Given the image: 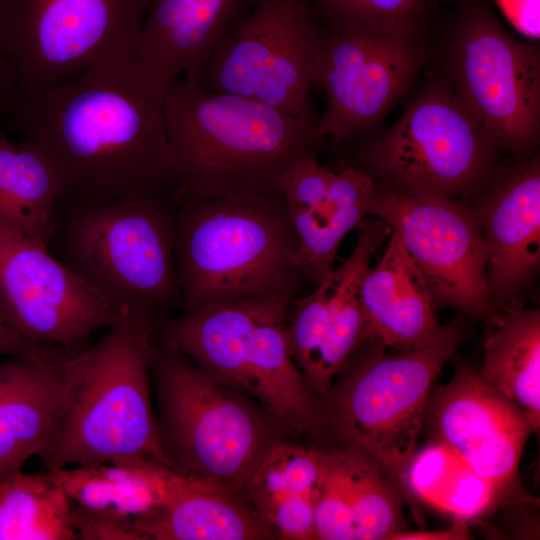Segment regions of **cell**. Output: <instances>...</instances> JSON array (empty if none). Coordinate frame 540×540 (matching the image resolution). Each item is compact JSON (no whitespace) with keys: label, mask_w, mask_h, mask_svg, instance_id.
<instances>
[{"label":"cell","mask_w":540,"mask_h":540,"mask_svg":"<svg viewBox=\"0 0 540 540\" xmlns=\"http://www.w3.org/2000/svg\"><path fill=\"white\" fill-rule=\"evenodd\" d=\"M331 274L316 285L311 294L292 300L294 313L287 325V337L293 359L303 376L316 359L325 338Z\"/></svg>","instance_id":"obj_34"},{"label":"cell","mask_w":540,"mask_h":540,"mask_svg":"<svg viewBox=\"0 0 540 540\" xmlns=\"http://www.w3.org/2000/svg\"><path fill=\"white\" fill-rule=\"evenodd\" d=\"M315 539L354 540L352 467L347 449L327 450L315 506Z\"/></svg>","instance_id":"obj_32"},{"label":"cell","mask_w":540,"mask_h":540,"mask_svg":"<svg viewBox=\"0 0 540 540\" xmlns=\"http://www.w3.org/2000/svg\"><path fill=\"white\" fill-rule=\"evenodd\" d=\"M471 539L468 522L456 519L455 523L447 528L432 531L404 530L389 536L388 540H466Z\"/></svg>","instance_id":"obj_38"},{"label":"cell","mask_w":540,"mask_h":540,"mask_svg":"<svg viewBox=\"0 0 540 540\" xmlns=\"http://www.w3.org/2000/svg\"><path fill=\"white\" fill-rule=\"evenodd\" d=\"M313 80L327 108L318 135L350 140L370 132L412 82L423 60L421 27L333 23Z\"/></svg>","instance_id":"obj_12"},{"label":"cell","mask_w":540,"mask_h":540,"mask_svg":"<svg viewBox=\"0 0 540 540\" xmlns=\"http://www.w3.org/2000/svg\"><path fill=\"white\" fill-rule=\"evenodd\" d=\"M39 351L0 320V355L18 357Z\"/></svg>","instance_id":"obj_40"},{"label":"cell","mask_w":540,"mask_h":540,"mask_svg":"<svg viewBox=\"0 0 540 540\" xmlns=\"http://www.w3.org/2000/svg\"><path fill=\"white\" fill-rule=\"evenodd\" d=\"M60 353L39 351L0 363V479L45 449L63 393Z\"/></svg>","instance_id":"obj_19"},{"label":"cell","mask_w":540,"mask_h":540,"mask_svg":"<svg viewBox=\"0 0 540 540\" xmlns=\"http://www.w3.org/2000/svg\"><path fill=\"white\" fill-rule=\"evenodd\" d=\"M174 199L58 202L51 254L122 317L151 325L182 304L175 273Z\"/></svg>","instance_id":"obj_5"},{"label":"cell","mask_w":540,"mask_h":540,"mask_svg":"<svg viewBox=\"0 0 540 540\" xmlns=\"http://www.w3.org/2000/svg\"><path fill=\"white\" fill-rule=\"evenodd\" d=\"M138 540H258L279 538L243 490L191 476L162 508L134 525Z\"/></svg>","instance_id":"obj_22"},{"label":"cell","mask_w":540,"mask_h":540,"mask_svg":"<svg viewBox=\"0 0 540 540\" xmlns=\"http://www.w3.org/2000/svg\"><path fill=\"white\" fill-rule=\"evenodd\" d=\"M164 116L176 202L283 197L284 176L316 156L323 138L273 106L208 91L182 76L165 89Z\"/></svg>","instance_id":"obj_2"},{"label":"cell","mask_w":540,"mask_h":540,"mask_svg":"<svg viewBox=\"0 0 540 540\" xmlns=\"http://www.w3.org/2000/svg\"><path fill=\"white\" fill-rule=\"evenodd\" d=\"M509 22L521 34L539 38V0H495Z\"/></svg>","instance_id":"obj_37"},{"label":"cell","mask_w":540,"mask_h":540,"mask_svg":"<svg viewBox=\"0 0 540 540\" xmlns=\"http://www.w3.org/2000/svg\"><path fill=\"white\" fill-rule=\"evenodd\" d=\"M452 60L457 96L495 144L518 152L533 145L540 116L536 45L513 38L483 0H461Z\"/></svg>","instance_id":"obj_11"},{"label":"cell","mask_w":540,"mask_h":540,"mask_svg":"<svg viewBox=\"0 0 540 540\" xmlns=\"http://www.w3.org/2000/svg\"><path fill=\"white\" fill-rule=\"evenodd\" d=\"M18 78L16 70L0 49V119L8 115L15 101ZM1 130V128H0Z\"/></svg>","instance_id":"obj_39"},{"label":"cell","mask_w":540,"mask_h":540,"mask_svg":"<svg viewBox=\"0 0 540 540\" xmlns=\"http://www.w3.org/2000/svg\"><path fill=\"white\" fill-rule=\"evenodd\" d=\"M478 378L540 428V312L515 298L487 323Z\"/></svg>","instance_id":"obj_25"},{"label":"cell","mask_w":540,"mask_h":540,"mask_svg":"<svg viewBox=\"0 0 540 540\" xmlns=\"http://www.w3.org/2000/svg\"><path fill=\"white\" fill-rule=\"evenodd\" d=\"M256 0H149L136 63L165 93L170 81L197 75Z\"/></svg>","instance_id":"obj_17"},{"label":"cell","mask_w":540,"mask_h":540,"mask_svg":"<svg viewBox=\"0 0 540 540\" xmlns=\"http://www.w3.org/2000/svg\"><path fill=\"white\" fill-rule=\"evenodd\" d=\"M388 238L361 285L366 336L386 348L408 350L431 339L440 325L428 286L400 237L391 230Z\"/></svg>","instance_id":"obj_21"},{"label":"cell","mask_w":540,"mask_h":540,"mask_svg":"<svg viewBox=\"0 0 540 540\" xmlns=\"http://www.w3.org/2000/svg\"><path fill=\"white\" fill-rule=\"evenodd\" d=\"M59 185L48 163L23 141L0 130V228L48 248Z\"/></svg>","instance_id":"obj_27"},{"label":"cell","mask_w":540,"mask_h":540,"mask_svg":"<svg viewBox=\"0 0 540 540\" xmlns=\"http://www.w3.org/2000/svg\"><path fill=\"white\" fill-rule=\"evenodd\" d=\"M73 539L74 505L46 470L0 479V540Z\"/></svg>","instance_id":"obj_29"},{"label":"cell","mask_w":540,"mask_h":540,"mask_svg":"<svg viewBox=\"0 0 540 540\" xmlns=\"http://www.w3.org/2000/svg\"><path fill=\"white\" fill-rule=\"evenodd\" d=\"M370 214L400 237L434 305L487 323L498 309L486 284V252L470 206L460 199L410 196L377 184Z\"/></svg>","instance_id":"obj_14"},{"label":"cell","mask_w":540,"mask_h":540,"mask_svg":"<svg viewBox=\"0 0 540 540\" xmlns=\"http://www.w3.org/2000/svg\"><path fill=\"white\" fill-rule=\"evenodd\" d=\"M149 0H0L14 104L102 62L136 59Z\"/></svg>","instance_id":"obj_8"},{"label":"cell","mask_w":540,"mask_h":540,"mask_svg":"<svg viewBox=\"0 0 540 540\" xmlns=\"http://www.w3.org/2000/svg\"><path fill=\"white\" fill-rule=\"evenodd\" d=\"M468 337L465 324L453 319L427 342L393 354L367 341L318 396L325 435L379 467L410 508L406 473L429 395L445 363Z\"/></svg>","instance_id":"obj_4"},{"label":"cell","mask_w":540,"mask_h":540,"mask_svg":"<svg viewBox=\"0 0 540 540\" xmlns=\"http://www.w3.org/2000/svg\"><path fill=\"white\" fill-rule=\"evenodd\" d=\"M294 297H281L253 330L248 354L250 394L284 425L324 436L319 398L308 388L288 342L286 317Z\"/></svg>","instance_id":"obj_23"},{"label":"cell","mask_w":540,"mask_h":540,"mask_svg":"<svg viewBox=\"0 0 540 540\" xmlns=\"http://www.w3.org/2000/svg\"><path fill=\"white\" fill-rule=\"evenodd\" d=\"M121 318L46 246L0 228V320L29 344L72 355Z\"/></svg>","instance_id":"obj_13"},{"label":"cell","mask_w":540,"mask_h":540,"mask_svg":"<svg viewBox=\"0 0 540 540\" xmlns=\"http://www.w3.org/2000/svg\"><path fill=\"white\" fill-rule=\"evenodd\" d=\"M334 175L335 172L321 165L316 156L299 161L280 184L288 210L312 209L322 204L327 198Z\"/></svg>","instance_id":"obj_35"},{"label":"cell","mask_w":540,"mask_h":540,"mask_svg":"<svg viewBox=\"0 0 540 540\" xmlns=\"http://www.w3.org/2000/svg\"><path fill=\"white\" fill-rule=\"evenodd\" d=\"M376 189L367 172L348 165L335 173L322 204L289 211L297 235L294 263L304 280L316 286L332 273L342 239L370 213Z\"/></svg>","instance_id":"obj_26"},{"label":"cell","mask_w":540,"mask_h":540,"mask_svg":"<svg viewBox=\"0 0 540 540\" xmlns=\"http://www.w3.org/2000/svg\"><path fill=\"white\" fill-rule=\"evenodd\" d=\"M189 479V474L141 457L95 465L77 538L137 540L135 523L171 501Z\"/></svg>","instance_id":"obj_20"},{"label":"cell","mask_w":540,"mask_h":540,"mask_svg":"<svg viewBox=\"0 0 540 540\" xmlns=\"http://www.w3.org/2000/svg\"><path fill=\"white\" fill-rule=\"evenodd\" d=\"M8 115L21 141L53 171L58 202L175 200L164 92L136 59L95 64L14 104Z\"/></svg>","instance_id":"obj_1"},{"label":"cell","mask_w":540,"mask_h":540,"mask_svg":"<svg viewBox=\"0 0 540 540\" xmlns=\"http://www.w3.org/2000/svg\"><path fill=\"white\" fill-rule=\"evenodd\" d=\"M150 371L160 441L172 468L244 491L262 455L280 440L282 422L155 341Z\"/></svg>","instance_id":"obj_7"},{"label":"cell","mask_w":540,"mask_h":540,"mask_svg":"<svg viewBox=\"0 0 540 540\" xmlns=\"http://www.w3.org/2000/svg\"><path fill=\"white\" fill-rule=\"evenodd\" d=\"M431 443L441 445L490 483L505 504L522 499L519 466L533 432L524 413L462 364L432 388L423 416Z\"/></svg>","instance_id":"obj_15"},{"label":"cell","mask_w":540,"mask_h":540,"mask_svg":"<svg viewBox=\"0 0 540 540\" xmlns=\"http://www.w3.org/2000/svg\"><path fill=\"white\" fill-rule=\"evenodd\" d=\"M358 138L356 163L350 165L379 186L446 199L480 185L495 145L457 94L440 85L422 93L383 134Z\"/></svg>","instance_id":"obj_9"},{"label":"cell","mask_w":540,"mask_h":540,"mask_svg":"<svg viewBox=\"0 0 540 540\" xmlns=\"http://www.w3.org/2000/svg\"><path fill=\"white\" fill-rule=\"evenodd\" d=\"M297 235L284 197L177 202L175 273L185 313L236 299L296 294Z\"/></svg>","instance_id":"obj_6"},{"label":"cell","mask_w":540,"mask_h":540,"mask_svg":"<svg viewBox=\"0 0 540 540\" xmlns=\"http://www.w3.org/2000/svg\"><path fill=\"white\" fill-rule=\"evenodd\" d=\"M406 489L415 517L416 500L467 522L497 504H505L490 483L448 449L435 443L416 451L407 469Z\"/></svg>","instance_id":"obj_28"},{"label":"cell","mask_w":540,"mask_h":540,"mask_svg":"<svg viewBox=\"0 0 540 540\" xmlns=\"http://www.w3.org/2000/svg\"><path fill=\"white\" fill-rule=\"evenodd\" d=\"M486 252V284L500 308L540 264V165L535 157L501 177L474 207Z\"/></svg>","instance_id":"obj_16"},{"label":"cell","mask_w":540,"mask_h":540,"mask_svg":"<svg viewBox=\"0 0 540 540\" xmlns=\"http://www.w3.org/2000/svg\"><path fill=\"white\" fill-rule=\"evenodd\" d=\"M326 25L360 23L421 27L426 0H312Z\"/></svg>","instance_id":"obj_33"},{"label":"cell","mask_w":540,"mask_h":540,"mask_svg":"<svg viewBox=\"0 0 540 540\" xmlns=\"http://www.w3.org/2000/svg\"><path fill=\"white\" fill-rule=\"evenodd\" d=\"M152 325L125 316L85 349L60 355L63 393L44 469L141 457L172 468L151 404Z\"/></svg>","instance_id":"obj_3"},{"label":"cell","mask_w":540,"mask_h":540,"mask_svg":"<svg viewBox=\"0 0 540 540\" xmlns=\"http://www.w3.org/2000/svg\"><path fill=\"white\" fill-rule=\"evenodd\" d=\"M348 451L354 540H388L392 534L407 530L403 516L406 500L401 491L373 462Z\"/></svg>","instance_id":"obj_31"},{"label":"cell","mask_w":540,"mask_h":540,"mask_svg":"<svg viewBox=\"0 0 540 540\" xmlns=\"http://www.w3.org/2000/svg\"><path fill=\"white\" fill-rule=\"evenodd\" d=\"M236 299L163 318L152 325L155 342L191 360L217 381L250 394L248 354L257 323L285 296Z\"/></svg>","instance_id":"obj_18"},{"label":"cell","mask_w":540,"mask_h":540,"mask_svg":"<svg viewBox=\"0 0 540 540\" xmlns=\"http://www.w3.org/2000/svg\"><path fill=\"white\" fill-rule=\"evenodd\" d=\"M326 462L325 449L305 448L279 440L262 455L244 492L266 519L286 499L317 493Z\"/></svg>","instance_id":"obj_30"},{"label":"cell","mask_w":540,"mask_h":540,"mask_svg":"<svg viewBox=\"0 0 540 540\" xmlns=\"http://www.w3.org/2000/svg\"><path fill=\"white\" fill-rule=\"evenodd\" d=\"M327 30L312 0H256L210 56L196 83L265 103L316 126L311 86Z\"/></svg>","instance_id":"obj_10"},{"label":"cell","mask_w":540,"mask_h":540,"mask_svg":"<svg viewBox=\"0 0 540 540\" xmlns=\"http://www.w3.org/2000/svg\"><path fill=\"white\" fill-rule=\"evenodd\" d=\"M317 493L286 499L273 509L266 520L281 539H315V506Z\"/></svg>","instance_id":"obj_36"},{"label":"cell","mask_w":540,"mask_h":540,"mask_svg":"<svg viewBox=\"0 0 540 540\" xmlns=\"http://www.w3.org/2000/svg\"><path fill=\"white\" fill-rule=\"evenodd\" d=\"M357 240L350 256L331 274L329 320L323 344L304 374L310 391L325 393L350 356L367 341L360 301L361 285L373 254L391 233L378 217H365L356 227Z\"/></svg>","instance_id":"obj_24"}]
</instances>
